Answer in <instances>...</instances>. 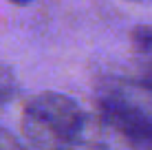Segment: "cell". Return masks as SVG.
Returning a JSON list of instances; mask_svg holds the SVG:
<instances>
[{"mask_svg": "<svg viewBox=\"0 0 152 150\" xmlns=\"http://www.w3.org/2000/svg\"><path fill=\"white\" fill-rule=\"evenodd\" d=\"M18 93V80L13 77V73L4 66H0V106L11 102Z\"/></svg>", "mask_w": 152, "mask_h": 150, "instance_id": "cell-3", "label": "cell"}, {"mask_svg": "<svg viewBox=\"0 0 152 150\" xmlns=\"http://www.w3.org/2000/svg\"><path fill=\"white\" fill-rule=\"evenodd\" d=\"M88 130L84 108L57 91L33 95L22 110V135L38 150H93Z\"/></svg>", "mask_w": 152, "mask_h": 150, "instance_id": "cell-1", "label": "cell"}, {"mask_svg": "<svg viewBox=\"0 0 152 150\" xmlns=\"http://www.w3.org/2000/svg\"><path fill=\"white\" fill-rule=\"evenodd\" d=\"M0 150H15L13 139L9 137V132L2 130V128H0Z\"/></svg>", "mask_w": 152, "mask_h": 150, "instance_id": "cell-4", "label": "cell"}, {"mask_svg": "<svg viewBox=\"0 0 152 150\" xmlns=\"http://www.w3.org/2000/svg\"><path fill=\"white\" fill-rule=\"evenodd\" d=\"M99 115L134 150H152V93L115 84L97 93Z\"/></svg>", "mask_w": 152, "mask_h": 150, "instance_id": "cell-2", "label": "cell"}]
</instances>
